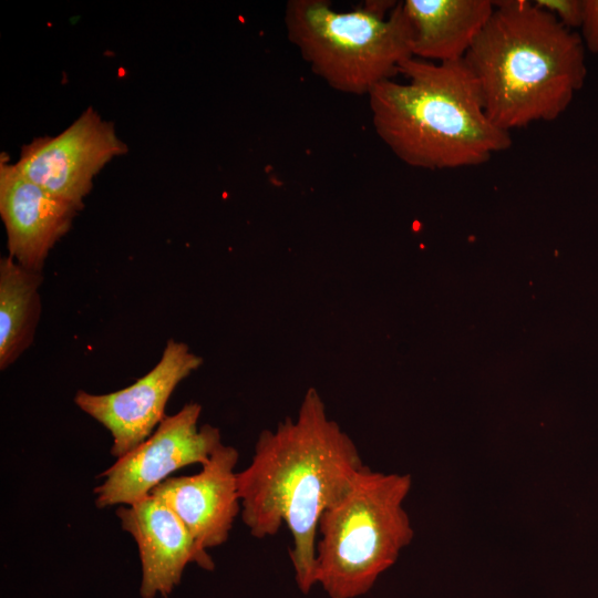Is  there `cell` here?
<instances>
[{
    "label": "cell",
    "mask_w": 598,
    "mask_h": 598,
    "mask_svg": "<svg viewBox=\"0 0 598 598\" xmlns=\"http://www.w3.org/2000/svg\"><path fill=\"white\" fill-rule=\"evenodd\" d=\"M363 466L351 437L328 419L318 392L310 389L298 417L262 431L250 464L237 472L244 524L258 539L287 525L296 584L305 595L316 585L319 519Z\"/></svg>",
    "instance_id": "obj_1"
},
{
    "label": "cell",
    "mask_w": 598,
    "mask_h": 598,
    "mask_svg": "<svg viewBox=\"0 0 598 598\" xmlns=\"http://www.w3.org/2000/svg\"><path fill=\"white\" fill-rule=\"evenodd\" d=\"M585 53L580 34L533 1L502 0L464 61L487 116L511 133L568 109L587 76Z\"/></svg>",
    "instance_id": "obj_2"
},
{
    "label": "cell",
    "mask_w": 598,
    "mask_h": 598,
    "mask_svg": "<svg viewBox=\"0 0 598 598\" xmlns=\"http://www.w3.org/2000/svg\"><path fill=\"white\" fill-rule=\"evenodd\" d=\"M399 74L405 83L383 81L368 96L375 133L406 165L476 166L511 147V133L487 116L464 59L433 63L412 56Z\"/></svg>",
    "instance_id": "obj_3"
},
{
    "label": "cell",
    "mask_w": 598,
    "mask_h": 598,
    "mask_svg": "<svg viewBox=\"0 0 598 598\" xmlns=\"http://www.w3.org/2000/svg\"><path fill=\"white\" fill-rule=\"evenodd\" d=\"M409 474L374 472L364 465L349 487L322 513L316 544V585L330 598H357L413 539L403 503Z\"/></svg>",
    "instance_id": "obj_4"
},
{
    "label": "cell",
    "mask_w": 598,
    "mask_h": 598,
    "mask_svg": "<svg viewBox=\"0 0 598 598\" xmlns=\"http://www.w3.org/2000/svg\"><path fill=\"white\" fill-rule=\"evenodd\" d=\"M285 27L312 72L342 93L368 95L413 56L402 1L337 11L326 0H289Z\"/></svg>",
    "instance_id": "obj_5"
},
{
    "label": "cell",
    "mask_w": 598,
    "mask_h": 598,
    "mask_svg": "<svg viewBox=\"0 0 598 598\" xmlns=\"http://www.w3.org/2000/svg\"><path fill=\"white\" fill-rule=\"evenodd\" d=\"M202 406L185 404L165 416L156 430L106 468L93 489L100 508L131 505L151 495L169 475L187 465L205 464L221 444L220 432L210 424L198 426Z\"/></svg>",
    "instance_id": "obj_6"
},
{
    "label": "cell",
    "mask_w": 598,
    "mask_h": 598,
    "mask_svg": "<svg viewBox=\"0 0 598 598\" xmlns=\"http://www.w3.org/2000/svg\"><path fill=\"white\" fill-rule=\"evenodd\" d=\"M127 151L113 123L87 107L58 135L34 137L24 144L14 164L51 195L83 208L94 177Z\"/></svg>",
    "instance_id": "obj_7"
},
{
    "label": "cell",
    "mask_w": 598,
    "mask_h": 598,
    "mask_svg": "<svg viewBox=\"0 0 598 598\" xmlns=\"http://www.w3.org/2000/svg\"><path fill=\"white\" fill-rule=\"evenodd\" d=\"M203 360L187 344L168 340L157 364L133 384L106 394L79 390L75 404L112 435L111 454L118 458L133 451L164 420L168 399Z\"/></svg>",
    "instance_id": "obj_8"
},
{
    "label": "cell",
    "mask_w": 598,
    "mask_h": 598,
    "mask_svg": "<svg viewBox=\"0 0 598 598\" xmlns=\"http://www.w3.org/2000/svg\"><path fill=\"white\" fill-rule=\"evenodd\" d=\"M238 458L235 447L221 443L199 473L168 477L151 493L178 516L202 549L226 543L241 512L235 472Z\"/></svg>",
    "instance_id": "obj_9"
},
{
    "label": "cell",
    "mask_w": 598,
    "mask_h": 598,
    "mask_svg": "<svg viewBox=\"0 0 598 598\" xmlns=\"http://www.w3.org/2000/svg\"><path fill=\"white\" fill-rule=\"evenodd\" d=\"M122 528L135 540L142 564V598L167 597L182 579L188 564L214 569L178 516L157 496L116 509Z\"/></svg>",
    "instance_id": "obj_10"
},
{
    "label": "cell",
    "mask_w": 598,
    "mask_h": 598,
    "mask_svg": "<svg viewBox=\"0 0 598 598\" xmlns=\"http://www.w3.org/2000/svg\"><path fill=\"white\" fill-rule=\"evenodd\" d=\"M82 207L58 198L0 157V216L7 234L9 257L41 272L54 245L69 231Z\"/></svg>",
    "instance_id": "obj_11"
},
{
    "label": "cell",
    "mask_w": 598,
    "mask_h": 598,
    "mask_svg": "<svg viewBox=\"0 0 598 598\" xmlns=\"http://www.w3.org/2000/svg\"><path fill=\"white\" fill-rule=\"evenodd\" d=\"M414 58L442 62L463 60L491 18L489 0H404Z\"/></svg>",
    "instance_id": "obj_12"
},
{
    "label": "cell",
    "mask_w": 598,
    "mask_h": 598,
    "mask_svg": "<svg viewBox=\"0 0 598 598\" xmlns=\"http://www.w3.org/2000/svg\"><path fill=\"white\" fill-rule=\"evenodd\" d=\"M41 272L11 257L0 260V369L12 364L32 343L40 319Z\"/></svg>",
    "instance_id": "obj_13"
},
{
    "label": "cell",
    "mask_w": 598,
    "mask_h": 598,
    "mask_svg": "<svg viewBox=\"0 0 598 598\" xmlns=\"http://www.w3.org/2000/svg\"><path fill=\"white\" fill-rule=\"evenodd\" d=\"M533 3L553 14L568 29L581 27L585 0H535Z\"/></svg>",
    "instance_id": "obj_14"
},
{
    "label": "cell",
    "mask_w": 598,
    "mask_h": 598,
    "mask_svg": "<svg viewBox=\"0 0 598 598\" xmlns=\"http://www.w3.org/2000/svg\"><path fill=\"white\" fill-rule=\"evenodd\" d=\"M580 30L579 34L586 50L598 53V0H585Z\"/></svg>",
    "instance_id": "obj_15"
}]
</instances>
